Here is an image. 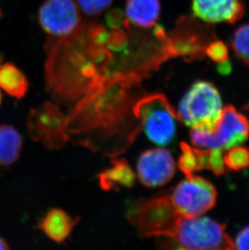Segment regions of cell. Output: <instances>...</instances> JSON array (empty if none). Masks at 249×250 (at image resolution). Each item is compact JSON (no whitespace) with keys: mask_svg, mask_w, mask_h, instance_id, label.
<instances>
[{"mask_svg":"<svg viewBox=\"0 0 249 250\" xmlns=\"http://www.w3.org/2000/svg\"><path fill=\"white\" fill-rule=\"evenodd\" d=\"M144 95L141 82H104L79 100L66 116L69 141L111 158L123 155L141 132L134 105Z\"/></svg>","mask_w":249,"mask_h":250,"instance_id":"6da1fadb","label":"cell"},{"mask_svg":"<svg viewBox=\"0 0 249 250\" xmlns=\"http://www.w3.org/2000/svg\"><path fill=\"white\" fill-rule=\"evenodd\" d=\"M92 23L47 44L45 82L58 104H74L110 78L113 55L96 40Z\"/></svg>","mask_w":249,"mask_h":250,"instance_id":"7a4b0ae2","label":"cell"},{"mask_svg":"<svg viewBox=\"0 0 249 250\" xmlns=\"http://www.w3.org/2000/svg\"><path fill=\"white\" fill-rule=\"evenodd\" d=\"M167 243L183 250H231L233 241L225 226L207 217L179 218Z\"/></svg>","mask_w":249,"mask_h":250,"instance_id":"3957f363","label":"cell"},{"mask_svg":"<svg viewBox=\"0 0 249 250\" xmlns=\"http://www.w3.org/2000/svg\"><path fill=\"white\" fill-rule=\"evenodd\" d=\"M180 217L169 195L135 202L127 212L142 237H170Z\"/></svg>","mask_w":249,"mask_h":250,"instance_id":"277c9868","label":"cell"},{"mask_svg":"<svg viewBox=\"0 0 249 250\" xmlns=\"http://www.w3.org/2000/svg\"><path fill=\"white\" fill-rule=\"evenodd\" d=\"M134 113L142 130L154 144L165 146L174 139L178 118L165 95L144 94L134 105Z\"/></svg>","mask_w":249,"mask_h":250,"instance_id":"5b68a950","label":"cell"},{"mask_svg":"<svg viewBox=\"0 0 249 250\" xmlns=\"http://www.w3.org/2000/svg\"><path fill=\"white\" fill-rule=\"evenodd\" d=\"M223 109L220 93L213 83L197 81L179 104V120L188 126L206 125L214 128Z\"/></svg>","mask_w":249,"mask_h":250,"instance_id":"8992f818","label":"cell"},{"mask_svg":"<svg viewBox=\"0 0 249 250\" xmlns=\"http://www.w3.org/2000/svg\"><path fill=\"white\" fill-rule=\"evenodd\" d=\"M208 24L201 23L195 17H183L178 20L173 31L167 35L171 59L183 58L186 61L203 59L207 46L217 39Z\"/></svg>","mask_w":249,"mask_h":250,"instance_id":"52a82bcc","label":"cell"},{"mask_svg":"<svg viewBox=\"0 0 249 250\" xmlns=\"http://www.w3.org/2000/svg\"><path fill=\"white\" fill-rule=\"evenodd\" d=\"M27 127L31 139L50 150H59L69 142L66 116L54 102H45L31 109Z\"/></svg>","mask_w":249,"mask_h":250,"instance_id":"ba28073f","label":"cell"},{"mask_svg":"<svg viewBox=\"0 0 249 250\" xmlns=\"http://www.w3.org/2000/svg\"><path fill=\"white\" fill-rule=\"evenodd\" d=\"M169 196L179 215L186 218L203 215L214 208L217 200L214 185L193 175L180 182Z\"/></svg>","mask_w":249,"mask_h":250,"instance_id":"9c48e42d","label":"cell"},{"mask_svg":"<svg viewBox=\"0 0 249 250\" xmlns=\"http://www.w3.org/2000/svg\"><path fill=\"white\" fill-rule=\"evenodd\" d=\"M38 20L49 35L63 38L81 25V16L73 0H47L41 6Z\"/></svg>","mask_w":249,"mask_h":250,"instance_id":"30bf717a","label":"cell"},{"mask_svg":"<svg viewBox=\"0 0 249 250\" xmlns=\"http://www.w3.org/2000/svg\"><path fill=\"white\" fill-rule=\"evenodd\" d=\"M137 171L142 184L155 188L165 186L172 180L176 164L172 154L166 149H150L139 156Z\"/></svg>","mask_w":249,"mask_h":250,"instance_id":"8fae6325","label":"cell"},{"mask_svg":"<svg viewBox=\"0 0 249 250\" xmlns=\"http://www.w3.org/2000/svg\"><path fill=\"white\" fill-rule=\"evenodd\" d=\"M213 135L220 150L240 145L249 138V120L234 107H225L213 128Z\"/></svg>","mask_w":249,"mask_h":250,"instance_id":"7c38bea8","label":"cell"},{"mask_svg":"<svg viewBox=\"0 0 249 250\" xmlns=\"http://www.w3.org/2000/svg\"><path fill=\"white\" fill-rule=\"evenodd\" d=\"M194 17L207 24H235L245 14L243 0H192Z\"/></svg>","mask_w":249,"mask_h":250,"instance_id":"4fadbf2b","label":"cell"},{"mask_svg":"<svg viewBox=\"0 0 249 250\" xmlns=\"http://www.w3.org/2000/svg\"><path fill=\"white\" fill-rule=\"evenodd\" d=\"M181 150L178 166L186 177L193 176V172L202 169L210 170L217 176L226 172L224 154L220 149L192 147L186 143H181Z\"/></svg>","mask_w":249,"mask_h":250,"instance_id":"5bb4252c","label":"cell"},{"mask_svg":"<svg viewBox=\"0 0 249 250\" xmlns=\"http://www.w3.org/2000/svg\"><path fill=\"white\" fill-rule=\"evenodd\" d=\"M160 0H127L125 16L135 26L149 28L155 26L160 19Z\"/></svg>","mask_w":249,"mask_h":250,"instance_id":"9a60e30c","label":"cell"},{"mask_svg":"<svg viewBox=\"0 0 249 250\" xmlns=\"http://www.w3.org/2000/svg\"><path fill=\"white\" fill-rule=\"evenodd\" d=\"M135 179V173L124 159H116L112 161V166L98 176L100 187L105 191L130 188L134 186Z\"/></svg>","mask_w":249,"mask_h":250,"instance_id":"2e32d148","label":"cell"},{"mask_svg":"<svg viewBox=\"0 0 249 250\" xmlns=\"http://www.w3.org/2000/svg\"><path fill=\"white\" fill-rule=\"evenodd\" d=\"M77 222V219L74 220L66 211L52 209L41 220L38 228L52 241L61 243L68 237Z\"/></svg>","mask_w":249,"mask_h":250,"instance_id":"e0dca14e","label":"cell"},{"mask_svg":"<svg viewBox=\"0 0 249 250\" xmlns=\"http://www.w3.org/2000/svg\"><path fill=\"white\" fill-rule=\"evenodd\" d=\"M0 87L10 96L21 99L28 91V80L14 64H0Z\"/></svg>","mask_w":249,"mask_h":250,"instance_id":"ac0fdd59","label":"cell"},{"mask_svg":"<svg viewBox=\"0 0 249 250\" xmlns=\"http://www.w3.org/2000/svg\"><path fill=\"white\" fill-rule=\"evenodd\" d=\"M23 141L19 133L10 125H0V166H11L19 158Z\"/></svg>","mask_w":249,"mask_h":250,"instance_id":"d6986e66","label":"cell"},{"mask_svg":"<svg viewBox=\"0 0 249 250\" xmlns=\"http://www.w3.org/2000/svg\"><path fill=\"white\" fill-rule=\"evenodd\" d=\"M230 45L235 55L249 65V23L243 24L235 31Z\"/></svg>","mask_w":249,"mask_h":250,"instance_id":"ffe728a7","label":"cell"},{"mask_svg":"<svg viewBox=\"0 0 249 250\" xmlns=\"http://www.w3.org/2000/svg\"><path fill=\"white\" fill-rule=\"evenodd\" d=\"M226 167L233 171H240L249 167V150L245 146H233L224 155Z\"/></svg>","mask_w":249,"mask_h":250,"instance_id":"44dd1931","label":"cell"},{"mask_svg":"<svg viewBox=\"0 0 249 250\" xmlns=\"http://www.w3.org/2000/svg\"><path fill=\"white\" fill-rule=\"evenodd\" d=\"M206 56L219 64L221 73L228 74L230 70V63L228 61V50L224 42L217 39L212 41L206 50Z\"/></svg>","mask_w":249,"mask_h":250,"instance_id":"7402d4cb","label":"cell"},{"mask_svg":"<svg viewBox=\"0 0 249 250\" xmlns=\"http://www.w3.org/2000/svg\"><path fill=\"white\" fill-rule=\"evenodd\" d=\"M80 9L87 16H97L107 9L113 0H75Z\"/></svg>","mask_w":249,"mask_h":250,"instance_id":"603a6c76","label":"cell"},{"mask_svg":"<svg viewBox=\"0 0 249 250\" xmlns=\"http://www.w3.org/2000/svg\"><path fill=\"white\" fill-rule=\"evenodd\" d=\"M105 22L110 29L125 27L129 24L128 20L124 17V12L120 9H113L106 15Z\"/></svg>","mask_w":249,"mask_h":250,"instance_id":"cb8c5ba5","label":"cell"},{"mask_svg":"<svg viewBox=\"0 0 249 250\" xmlns=\"http://www.w3.org/2000/svg\"><path fill=\"white\" fill-rule=\"evenodd\" d=\"M233 244L234 249L249 250V226L245 227L238 233Z\"/></svg>","mask_w":249,"mask_h":250,"instance_id":"d4e9b609","label":"cell"},{"mask_svg":"<svg viewBox=\"0 0 249 250\" xmlns=\"http://www.w3.org/2000/svg\"><path fill=\"white\" fill-rule=\"evenodd\" d=\"M8 249L9 247H8L7 242L0 237V250H8Z\"/></svg>","mask_w":249,"mask_h":250,"instance_id":"484cf974","label":"cell"},{"mask_svg":"<svg viewBox=\"0 0 249 250\" xmlns=\"http://www.w3.org/2000/svg\"><path fill=\"white\" fill-rule=\"evenodd\" d=\"M1 103H2V93H1V91H0V105H1Z\"/></svg>","mask_w":249,"mask_h":250,"instance_id":"4316f807","label":"cell"},{"mask_svg":"<svg viewBox=\"0 0 249 250\" xmlns=\"http://www.w3.org/2000/svg\"><path fill=\"white\" fill-rule=\"evenodd\" d=\"M2 55H0V64L2 63Z\"/></svg>","mask_w":249,"mask_h":250,"instance_id":"83f0119b","label":"cell"}]
</instances>
